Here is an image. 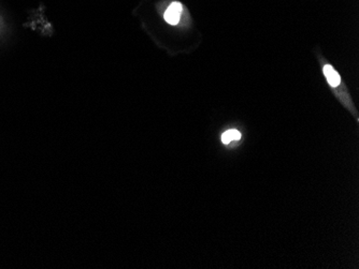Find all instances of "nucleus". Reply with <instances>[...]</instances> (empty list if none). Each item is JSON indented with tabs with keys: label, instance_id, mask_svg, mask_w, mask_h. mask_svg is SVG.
<instances>
[{
	"label": "nucleus",
	"instance_id": "f257e3e1",
	"mask_svg": "<svg viewBox=\"0 0 359 269\" xmlns=\"http://www.w3.org/2000/svg\"><path fill=\"white\" fill-rule=\"evenodd\" d=\"M183 11V7L180 3H172L165 12V20L171 25H177L180 21V16Z\"/></svg>",
	"mask_w": 359,
	"mask_h": 269
},
{
	"label": "nucleus",
	"instance_id": "f03ea898",
	"mask_svg": "<svg viewBox=\"0 0 359 269\" xmlns=\"http://www.w3.org/2000/svg\"><path fill=\"white\" fill-rule=\"evenodd\" d=\"M324 74H325L328 83L333 87H337L340 84V81L341 80H340L339 74L331 66H328L327 64V66L324 67Z\"/></svg>",
	"mask_w": 359,
	"mask_h": 269
},
{
	"label": "nucleus",
	"instance_id": "7ed1b4c3",
	"mask_svg": "<svg viewBox=\"0 0 359 269\" xmlns=\"http://www.w3.org/2000/svg\"><path fill=\"white\" fill-rule=\"evenodd\" d=\"M239 138H241V133L237 131V130H228L226 131L223 136H222V141L224 144H229L230 142L233 141H237Z\"/></svg>",
	"mask_w": 359,
	"mask_h": 269
}]
</instances>
